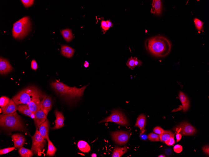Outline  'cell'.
Here are the masks:
<instances>
[{
  "instance_id": "cell-31",
  "label": "cell",
  "mask_w": 209,
  "mask_h": 157,
  "mask_svg": "<svg viewBox=\"0 0 209 157\" xmlns=\"http://www.w3.org/2000/svg\"><path fill=\"white\" fill-rule=\"evenodd\" d=\"M112 26L113 24L110 21H102L101 22V26L103 31H106Z\"/></svg>"
},
{
  "instance_id": "cell-20",
  "label": "cell",
  "mask_w": 209,
  "mask_h": 157,
  "mask_svg": "<svg viewBox=\"0 0 209 157\" xmlns=\"http://www.w3.org/2000/svg\"><path fill=\"white\" fill-rule=\"evenodd\" d=\"M17 110L20 113L31 117L35 115L29 109L27 104L17 105Z\"/></svg>"
},
{
  "instance_id": "cell-37",
  "label": "cell",
  "mask_w": 209,
  "mask_h": 157,
  "mask_svg": "<svg viewBox=\"0 0 209 157\" xmlns=\"http://www.w3.org/2000/svg\"><path fill=\"white\" fill-rule=\"evenodd\" d=\"M164 131V130L159 127H157L153 129L154 132L159 135L162 134Z\"/></svg>"
},
{
  "instance_id": "cell-43",
  "label": "cell",
  "mask_w": 209,
  "mask_h": 157,
  "mask_svg": "<svg viewBox=\"0 0 209 157\" xmlns=\"http://www.w3.org/2000/svg\"><path fill=\"white\" fill-rule=\"evenodd\" d=\"M89 65V63L88 62L85 61L84 64V66L85 67H88Z\"/></svg>"
},
{
  "instance_id": "cell-21",
  "label": "cell",
  "mask_w": 209,
  "mask_h": 157,
  "mask_svg": "<svg viewBox=\"0 0 209 157\" xmlns=\"http://www.w3.org/2000/svg\"><path fill=\"white\" fill-rule=\"evenodd\" d=\"M75 52V50L71 47L66 45L61 46V53L63 56L68 58L72 57Z\"/></svg>"
},
{
  "instance_id": "cell-6",
  "label": "cell",
  "mask_w": 209,
  "mask_h": 157,
  "mask_svg": "<svg viewBox=\"0 0 209 157\" xmlns=\"http://www.w3.org/2000/svg\"><path fill=\"white\" fill-rule=\"evenodd\" d=\"M32 143L31 148L33 153L41 156L46 143V140L41 135L38 129H36L34 135L32 137Z\"/></svg>"
},
{
  "instance_id": "cell-27",
  "label": "cell",
  "mask_w": 209,
  "mask_h": 157,
  "mask_svg": "<svg viewBox=\"0 0 209 157\" xmlns=\"http://www.w3.org/2000/svg\"><path fill=\"white\" fill-rule=\"evenodd\" d=\"M61 33L64 39L68 42H70L73 39V36L70 29H66L61 30Z\"/></svg>"
},
{
  "instance_id": "cell-25",
  "label": "cell",
  "mask_w": 209,
  "mask_h": 157,
  "mask_svg": "<svg viewBox=\"0 0 209 157\" xmlns=\"http://www.w3.org/2000/svg\"><path fill=\"white\" fill-rule=\"evenodd\" d=\"M174 134L170 130H164L162 134L159 135L160 140L165 142L168 140L171 137H174Z\"/></svg>"
},
{
  "instance_id": "cell-23",
  "label": "cell",
  "mask_w": 209,
  "mask_h": 157,
  "mask_svg": "<svg viewBox=\"0 0 209 157\" xmlns=\"http://www.w3.org/2000/svg\"><path fill=\"white\" fill-rule=\"evenodd\" d=\"M146 123V118L143 114L140 115L137 119L135 126L138 127L142 131L145 130Z\"/></svg>"
},
{
  "instance_id": "cell-12",
  "label": "cell",
  "mask_w": 209,
  "mask_h": 157,
  "mask_svg": "<svg viewBox=\"0 0 209 157\" xmlns=\"http://www.w3.org/2000/svg\"><path fill=\"white\" fill-rule=\"evenodd\" d=\"M47 120V115L41 109L37 112L34 115V120L36 129H39L40 125Z\"/></svg>"
},
{
  "instance_id": "cell-8",
  "label": "cell",
  "mask_w": 209,
  "mask_h": 157,
  "mask_svg": "<svg viewBox=\"0 0 209 157\" xmlns=\"http://www.w3.org/2000/svg\"><path fill=\"white\" fill-rule=\"evenodd\" d=\"M173 130L176 133L182 135H191L196 133L195 128L187 122L182 123L175 127Z\"/></svg>"
},
{
  "instance_id": "cell-10",
  "label": "cell",
  "mask_w": 209,
  "mask_h": 157,
  "mask_svg": "<svg viewBox=\"0 0 209 157\" xmlns=\"http://www.w3.org/2000/svg\"><path fill=\"white\" fill-rule=\"evenodd\" d=\"M47 97L43 94L33 99L28 104L29 109L34 114L41 109V104L42 100Z\"/></svg>"
},
{
  "instance_id": "cell-9",
  "label": "cell",
  "mask_w": 209,
  "mask_h": 157,
  "mask_svg": "<svg viewBox=\"0 0 209 157\" xmlns=\"http://www.w3.org/2000/svg\"><path fill=\"white\" fill-rule=\"evenodd\" d=\"M111 135L114 141L120 145H124L127 143L129 138L128 133L122 131L113 132Z\"/></svg>"
},
{
  "instance_id": "cell-19",
  "label": "cell",
  "mask_w": 209,
  "mask_h": 157,
  "mask_svg": "<svg viewBox=\"0 0 209 157\" xmlns=\"http://www.w3.org/2000/svg\"><path fill=\"white\" fill-rule=\"evenodd\" d=\"M179 97L182 104L183 111L185 112L189 108L190 101L189 100L187 96L181 91L179 92Z\"/></svg>"
},
{
  "instance_id": "cell-14",
  "label": "cell",
  "mask_w": 209,
  "mask_h": 157,
  "mask_svg": "<svg viewBox=\"0 0 209 157\" xmlns=\"http://www.w3.org/2000/svg\"><path fill=\"white\" fill-rule=\"evenodd\" d=\"M52 106V102L51 97L48 96L44 98L41 101V109L47 115L51 110Z\"/></svg>"
},
{
  "instance_id": "cell-22",
  "label": "cell",
  "mask_w": 209,
  "mask_h": 157,
  "mask_svg": "<svg viewBox=\"0 0 209 157\" xmlns=\"http://www.w3.org/2000/svg\"><path fill=\"white\" fill-rule=\"evenodd\" d=\"M142 64V62L140 60H138L136 57H133L128 59L126 64L128 67L133 70L136 66H140Z\"/></svg>"
},
{
  "instance_id": "cell-34",
  "label": "cell",
  "mask_w": 209,
  "mask_h": 157,
  "mask_svg": "<svg viewBox=\"0 0 209 157\" xmlns=\"http://www.w3.org/2000/svg\"><path fill=\"white\" fill-rule=\"evenodd\" d=\"M21 2L26 8L32 6L34 2L33 0H22Z\"/></svg>"
},
{
  "instance_id": "cell-7",
  "label": "cell",
  "mask_w": 209,
  "mask_h": 157,
  "mask_svg": "<svg viewBox=\"0 0 209 157\" xmlns=\"http://www.w3.org/2000/svg\"><path fill=\"white\" fill-rule=\"evenodd\" d=\"M108 122L115 123L122 125H126L128 124V120L124 114L121 111L118 110H113L109 116L99 123Z\"/></svg>"
},
{
  "instance_id": "cell-15",
  "label": "cell",
  "mask_w": 209,
  "mask_h": 157,
  "mask_svg": "<svg viewBox=\"0 0 209 157\" xmlns=\"http://www.w3.org/2000/svg\"><path fill=\"white\" fill-rule=\"evenodd\" d=\"M12 137L14 146L16 148H20L23 147L26 141L25 138L23 135L17 133L13 135Z\"/></svg>"
},
{
  "instance_id": "cell-36",
  "label": "cell",
  "mask_w": 209,
  "mask_h": 157,
  "mask_svg": "<svg viewBox=\"0 0 209 157\" xmlns=\"http://www.w3.org/2000/svg\"><path fill=\"white\" fill-rule=\"evenodd\" d=\"M174 150L177 153H180L182 150V147L180 145H177L174 147Z\"/></svg>"
},
{
  "instance_id": "cell-24",
  "label": "cell",
  "mask_w": 209,
  "mask_h": 157,
  "mask_svg": "<svg viewBox=\"0 0 209 157\" xmlns=\"http://www.w3.org/2000/svg\"><path fill=\"white\" fill-rule=\"evenodd\" d=\"M127 147L126 146L124 148L116 147L113 152L112 157H120L127 151Z\"/></svg>"
},
{
  "instance_id": "cell-13",
  "label": "cell",
  "mask_w": 209,
  "mask_h": 157,
  "mask_svg": "<svg viewBox=\"0 0 209 157\" xmlns=\"http://www.w3.org/2000/svg\"><path fill=\"white\" fill-rule=\"evenodd\" d=\"M55 114L56 120L55 121V125L54 127L52 128V129L53 130L60 129L64 126L65 118L62 113L56 109L55 111Z\"/></svg>"
},
{
  "instance_id": "cell-11",
  "label": "cell",
  "mask_w": 209,
  "mask_h": 157,
  "mask_svg": "<svg viewBox=\"0 0 209 157\" xmlns=\"http://www.w3.org/2000/svg\"><path fill=\"white\" fill-rule=\"evenodd\" d=\"M13 68L7 59L1 57L0 59V73L2 75L8 74Z\"/></svg>"
},
{
  "instance_id": "cell-1",
  "label": "cell",
  "mask_w": 209,
  "mask_h": 157,
  "mask_svg": "<svg viewBox=\"0 0 209 157\" xmlns=\"http://www.w3.org/2000/svg\"><path fill=\"white\" fill-rule=\"evenodd\" d=\"M145 45L148 52L159 57L167 56L170 52L171 45L170 41L163 37H156L147 40Z\"/></svg>"
},
{
  "instance_id": "cell-4",
  "label": "cell",
  "mask_w": 209,
  "mask_h": 157,
  "mask_svg": "<svg viewBox=\"0 0 209 157\" xmlns=\"http://www.w3.org/2000/svg\"><path fill=\"white\" fill-rule=\"evenodd\" d=\"M42 92L35 86H30L23 90L12 98L17 105H28L33 99L43 94Z\"/></svg>"
},
{
  "instance_id": "cell-39",
  "label": "cell",
  "mask_w": 209,
  "mask_h": 157,
  "mask_svg": "<svg viewBox=\"0 0 209 157\" xmlns=\"http://www.w3.org/2000/svg\"><path fill=\"white\" fill-rule=\"evenodd\" d=\"M38 68L37 63L35 60H33L32 61L31 68L32 69L36 71Z\"/></svg>"
},
{
  "instance_id": "cell-3",
  "label": "cell",
  "mask_w": 209,
  "mask_h": 157,
  "mask_svg": "<svg viewBox=\"0 0 209 157\" xmlns=\"http://www.w3.org/2000/svg\"><path fill=\"white\" fill-rule=\"evenodd\" d=\"M0 125L9 130L24 131L25 130L20 116L16 112L12 114L1 115Z\"/></svg>"
},
{
  "instance_id": "cell-42",
  "label": "cell",
  "mask_w": 209,
  "mask_h": 157,
  "mask_svg": "<svg viewBox=\"0 0 209 157\" xmlns=\"http://www.w3.org/2000/svg\"><path fill=\"white\" fill-rule=\"evenodd\" d=\"M176 139H177V142H178L181 139L182 135L178 133H176Z\"/></svg>"
},
{
  "instance_id": "cell-17",
  "label": "cell",
  "mask_w": 209,
  "mask_h": 157,
  "mask_svg": "<svg viewBox=\"0 0 209 157\" xmlns=\"http://www.w3.org/2000/svg\"><path fill=\"white\" fill-rule=\"evenodd\" d=\"M162 3L161 1L153 0L151 12L153 14L159 15L162 13Z\"/></svg>"
},
{
  "instance_id": "cell-18",
  "label": "cell",
  "mask_w": 209,
  "mask_h": 157,
  "mask_svg": "<svg viewBox=\"0 0 209 157\" xmlns=\"http://www.w3.org/2000/svg\"><path fill=\"white\" fill-rule=\"evenodd\" d=\"M39 130L42 136L45 139H47V138L49 137V123L47 119L40 125Z\"/></svg>"
},
{
  "instance_id": "cell-28",
  "label": "cell",
  "mask_w": 209,
  "mask_h": 157,
  "mask_svg": "<svg viewBox=\"0 0 209 157\" xmlns=\"http://www.w3.org/2000/svg\"><path fill=\"white\" fill-rule=\"evenodd\" d=\"M78 147L79 150L84 152H88L90 149V147L86 142L80 140L78 143Z\"/></svg>"
},
{
  "instance_id": "cell-45",
  "label": "cell",
  "mask_w": 209,
  "mask_h": 157,
  "mask_svg": "<svg viewBox=\"0 0 209 157\" xmlns=\"http://www.w3.org/2000/svg\"><path fill=\"white\" fill-rule=\"evenodd\" d=\"M158 157H166L165 155H161L158 156Z\"/></svg>"
},
{
  "instance_id": "cell-40",
  "label": "cell",
  "mask_w": 209,
  "mask_h": 157,
  "mask_svg": "<svg viewBox=\"0 0 209 157\" xmlns=\"http://www.w3.org/2000/svg\"><path fill=\"white\" fill-rule=\"evenodd\" d=\"M145 132V130L142 131L140 135L141 138L143 140H146L148 138L146 134H144Z\"/></svg>"
},
{
  "instance_id": "cell-44",
  "label": "cell",
  "mask_w": 209,
  "mask_h": 157,
  "mask_svg": "<svg viewBox=\"0 0 209 157\" xmlns=\"http://www.w3.org/2000/svg\"><path fill=\"white\" fill-rule=\"evenodd\" d=\"M96 156L97 155L95 153H93L91 155V156L92 157H96Z\"/></svg>"
},
{
  "instance_id": "cell-38",
  "label": "cell",
  "mask_w": 209,
  "mask_h": 157,
  "mask_svg": "<svg viewBox=\"0 0 209 157\" xmlns=\"http://www.w3.org/2000/svg\"><path fill=\"white\" fill-rule=\"evenodd\" d=\"M175 142L174 140V137H172L164 143L168 145H172L174 144Z\"/></svg>"
},
{
  "instance_id": "cell-5",
  "label": "cell",
  "mask_w": 209,
  "mask_h": 157,
  "mask_svg": "<svg viewBox=\"0 0 209 157\" xmlns=\"http://www.w3.org/2000/svg\"><path fill=\"white\" fill-rule=\"evenodd\" d=\"M31 22L29 17H26L15 22L13 25L12 34L17 39H22L29 33L31 29Z\"/></svg>"
},
{
  "instance_id": "cell-2",
  "label": "cell",
  "mask_w": 209,
  "mask_h": 157,
  "mask_svg": "<svg viewBox=\"0 0 209 157\" xmlns=\"http://www.w3.org/2000/svg\"><path fill=\"white\" fill-rule=\"evenodd\" d=\"M52 88L60 96L69 101L77 99L82 97L84 92L88 86H85L80 88L75 86L70 87L61 82L57 81L51 84Z\"/></svg>"
},
{
  "instance_id": "cell-35",
  "label": "cell",
  "mask_w": 209,
  "mask_h": 157,
  "mask_svg": "<svg viewBox=\"0 0 209 157\" xmlns=\"http://www.w3.org/2000/svg\"><path fill=\"white\" fill-rule=\"evenodd\" d=\"M16 148V147L14 146L1 149V150H0V155H2L7 154L15 150Z\"/></svg>"
},
{
  "instance_id": "cell-41",
  "label": "cell",
  "mask_w": 209,
  "mask_h": 157,
  "mask_svg": "<svg viewBox=\"0 0 209 157\" xmlns=\"http://www.w3.org/2000/svg\"><path fill=\"white\" fill-rule=\"evenodd\" d=\"M202 149L204 153L207 154H209V148L208 145H206L202 148Z\"/></svg>"
},
{
  "instance_id": "cell-32",
  "label": "cell",
  "mask_w": 209,
  "mask_h": 157,
  "mask_svg": "<svg viewBox=\"0 0 209 157\" xmlns=\"http://www.w3.org/2000/svg\"><path fill=\"white\" fill-rule=\"evenodd\" d=\"M148 138L149 140L152 141H160L159 135L155 133H151L149 134Z\"/></svg>"
},
{
  "instance_id": "cell-30",
  "label": "cell",
  "mask_w": 209,
  "mask_h": 157,
  "mask_svg": "<svg viewBox=\"0 0 209 157\" xmlns=\"http://www.w3.org/2000/svg\"><path fill=\"white\" fill-rule=\"evenodd\" d=\"M11 100L6 96H2L0 98V106L2 108L7 106L10 103Z\"/></svg>"
},
{
  "instance_id": "cell-26",
  "label": "cell",
  "mask_w": 209,
  "mask_h": 157,
  "mask_svg": "<svg viewBox=\"0 0 209 157\" xmlns=\"http://www.w3.org/2000/svg\"><path fill=\"white\" fill-rule=\"evenodd\" d=\"M48 141V149L46 155L49 156H54L57 151V149L51 141L49 137L47 138Z\"/></svg>"
},
{
  "instance_id": "cell-16",
  "label": "cell",
  "mask_w": 209,
  "mask_h": 157,
  "mask_svg": "<svg viewBox=\"0 0 209 157\" xmlns=\"http://www.w3.org/2000/svg\"><path fill=\"white\" fill-rule=\"evenodd\" d=\"M17 105L12 99H11L10 103L6 107L1 108L3 114H12L16 112L17 110Z\"/></svg>"
},
{
  "instance_id": "cell-33",
  "label": "cell",
  "mask_w": 209,
  "mask_h": 157,
  "mask_svg": "<svg viewBox=\"0 0 209 157\" xmlns=\"http://www.w3.org/2000/svg\"><path fill=\"white\" fill-rule=\"evenodd\" d=\"M194 22L197 29L199 31H201L203 27V23L197 18L194 19Z\"/></svg>"
},
{
  "instance_id": "cell-29",
  "label": "cell",
  "mask_w": 209,
  "mask_h": 157,
  "mask_svg": "<svg viewBox=\"0 0 209 157\" xmlns=\"http://www.w3.org/2000/svg\"><path fill=\"white\" fill-rule=\"evenodd\" d=\"M19 153L21 156L22 157H31L34 154L32 150H30L23 147L20 148Z\"/></svg>"
}]
</instances>
